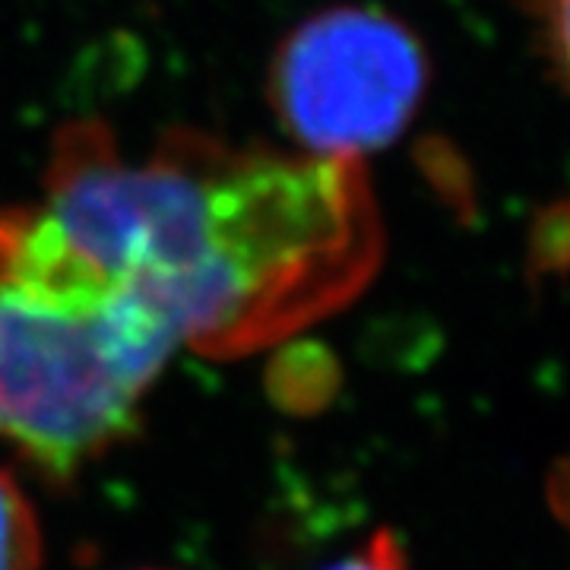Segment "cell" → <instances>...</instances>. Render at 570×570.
I'll list each match as a JSON object with an SVG mask.
<instances>
[{
    "label": "cell",
    "instance_id": "3",
    "mask_svg": "<svg viewBox=\"0 0 570 570\" xmlns=\"http://www.w3.org/2000/svg\"><path fill=\"white\" fill-rule=\"evenodd\" d=\"M425 80V51L403 22L367 7H336L285 39L273 102L307 156L358 159L403 134Z\"/></svg>",
    "mask_w": 570,
    "mask_h": 570
},
{
    "label": "cell",
    "instance_id": "1",
    "mask_svg": "<svg viewBox=\"0 0 570 570\" xmlns=\"http://www.w3.org/2000/svg\"><path fill=\"white\" fill-rule=\"evenodd\" d=\"M36 213L153 307L178 346L209 358L324 321L381 264V219L355 159L242 153L187 134L124 159L102 127H77Z\"/></svg>",
    "mask_w": 570,
    "mask_h": 570
},
{
    "label": "cell",
    "instance_id": "6",
    "mask_svg": "<svg viewBox=\"0 0 570 570\" xmlns=\"http://www.w3.org/2000/svg\"><path fill=\"white\" fill-rule=\"evenodd\" d=\"M542 20H546V32H549L558 67L570 80V0H542Z\"/></svg>",
    "mask_w": 570,
    "mask_h": 570
},
{
    "label": "cell",
    "instance_id": "4",
    "mask_svg": "<svg viewBox=\"0 0 570 570\" xmlns=\"http://www.w3.org/2000/svg\"><path fill=\"white\" fill-rule=\"evenodd\" d=\"M0 570H41L39 517L7 469H0Z\"/></svg>",
    "mask_w": 570,
    "mask_h": 570
},
{
    "label": "cell",
    "instance_id": "7",
    "mask_svg": "<svg viewBox=\"0 0 570 570\" xmlns=\"http://www.w3.org/2000/svg\"><path fill=\"white\" fill-rule=\"evenodd\" d=\"M551 501H554L558 517L564 520V527L570 530V460L558 463V472L551 479Z\"/></svg>",
    "mask_w": 570,
    "mask_h": 570
},
{
    "label": "cell",
    "instance_id": "2",
    "mask_svg": "<svg viewBox=\"0 0 570 570\" xmlns=\"http://www.w3.org/2000/svg\"><path fill=\"white\" fill-rule=\"evenodd\" d=\"M178 346L36 209L0 216V441L70 482L137 431Z\"/></svg>",
    "mask_w": 570,
    "mask_h": 570
},
{
    "label": "cell",
    "instance_id": "5",
    "mask_svg": "<svg viewBox=\"0 0 570 570\" xmlns=\"http://www.w3.org/2000/svg\"><path fill=\"white\" fill-rule=\"evenodd\" d=\"M324 570H409L406 551L400 546V539L390 530H377L358 551H352L346 558H340L336 564Z\"/></svg>",
    "mask_w": 570,
    "mask_h": 570
}]
</instances>
